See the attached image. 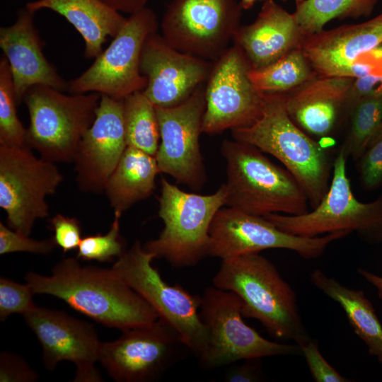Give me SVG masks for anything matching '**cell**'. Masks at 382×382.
<instances>
[{
	"label": "cell",
	"mask_w": 382,
	"mask_h": 382,
	"mask_svg": "<svg viewBox=\"0 0 382 382\" xmlns=\"http://www.w3.org/2000/svg\"><path fill=\"white\" fill-rule=\"evenodd\" d=\"M127 146L124 99L101 95L95 120L82 137L74 161L79 189L103 192Z\"/></svg>",
	"instance_id": "19"
},
{
	"label": "cell",
	"mask_w": 382,
	"mask_h": 382,
	"mask_svg": "<svg viewBox=\"0 0 382 382\" xmlns=\"http://www.w3.org/2000/svg\"><path fill=\"white\" fill-rule=\"evenodd\" d=\"M221 151L226 162L227 207L260 216L308 212V198L295 178L259 149L225 139Z\"/></svg>",
	"instance_id": "4"
},
{
	"label": "cell",
	"mask_w": 382,
	"mask_h": 382,
	"mask_svg": "<svg viewBox=\"0 0 382 382\" xmlns=\"http://www.w3.org/2000/svg\"><path fill=\"white\" fill-rule=\"evenodd\" d=\"M352 232L340 231L315 237L301 236L282 231L264 216L233 207H221L209 228L208 255L221 260L267 249H286L306 260L315 259L332 242Z\"/></svg>",
	"instance_id": "14"
},
{
	"label": "cell",
	"mask_w": 382,
	"mask_h": 382,
	"mask_svg": "<svg viewBox=\"0 0 382 382\" xmlns=\"http://www.w3.org/2000/svg\"><path fill=\"white\" fill-rule=\"evenodd\" d=\"M101 95H66L54 88L35 85L25 92L30 122L26 146L53 163H74L80 141L93 124Z\"/></svg>",
	"instance_id": "6"
},
{
	"label": "cell",
	"mask_w": 382,
	"mask_h": 382,
	"mask_svg": "<svg viewBox=\"0 0 382 382\" xmlns=\"http://www.w3.org/2000/svg\"><path fill=\"white\" fill-rule=\"evenodd\" d=\"M160 173L155 156L127 146L104 190L114 214L121 216L135 203L149 197Z\"/></svg>",
	"instance_id": "25"
},
{
	"label": "cell",
	"mask_w": 382,
	"mask_h": 382,
	"mask_svg": "<svg viewBox=\"0 0 382 382\" xmlns=\"http://www.w3.org/2000/svg\"><path fill=\"white\" fill-rule=\"evenodd\" d=\"M124 123L127 146L155 156L159 146V124L156 107L143 91L124 98Z\"/></svg>",
	"instance_id": "28"
},
{
	"label": "cell",
	"mask_w": 382,
	"mask_h": 382,
	"mask_svg": "<svg viewBox=\"0 0 382 382\" xmlns=\"http://www.w3.org/2000/svg\"><path fill=\"white\" fill-rule=\"evenodd\" d=\"M155 255L135 241L112 265V270L139 294L180 334L191 353L199 360L209 342L199 313L200 296L180 284L170 285L152 265Z\"/></svg>",
	"instance_id": "8"
},
{
	"label": "cell",
	"mask_w": 382,
	"mask_h": 382,
	"mask_svg": "<svg viewBox=\"0 0 382 382\" xmlns=\"http://www.w3.org/2000/svg\"><path fill=\"white\" fill-rule=\"evenodd\" d=\"M18 105L8 60H0V146H26V129L18 119Z\"/></svg>",
	"instance_id": "31"
},
{
	"label": "cell",
	"mask_w": 382,
	"mask_h": 382,
	"mask_svg": "<svg viewBox=\"0 0 382 382\" xmlns=\"http://www.w3.org/2000/svg\"><path fill=\"white\" fill-rule=\"evenodd\" d=\"M262 358H250L228 368L224 380L226 382H258L264 380Z\"/></svg>",
	"instance_id": "40"
},
{
	"label": "cell",
	"mask_w": 382,
	"mask_h": 382,
	"mask_svg": "<svg viewBox=\"0 0 382 382\" xmlns=\"http://www.w3.org/2000/svg\"><path fill=\"white\" fill-rule=\"evenodd\" d=\"M205 108L203 84L177 106L156 107L161 143L155 158L159 170L194 190L207 180L199 146Z\"/></svg>",
	"instance_id": "16"
},
{
	"label": "cell",
	"mask_w": 382,
	"mask_h": 382,
	"mask_svg": "<svg viewBox=\"0 0 382 382\" xmlns=\"http://www.w3.org/2000/svg\"><path fill=\"white\" fill-rule=\"evenodd\" d=\"M257 1L263 0H241L239 3L243 9L247 10L253 7L255 3Z\"/></svg>",
	"instance_id": "43"
},
{
	"label": "cell",
	"mask_w": 382,
	"mask_h": 382,
	"mask_svg": "<svg viewBox=\"0 0 382 382\" xmlns=\"http://www.w3.org/2000/svg\"><path fill=\"white\" fill-rule=\"evenodd\" d=\"M347 157L340 148L333 162V177L320 203L300 215L270 214L264 216L282 231L301 236L315 237L332 232H355L364 241H382V195L370 202L354 195L347 175Z\"/></svg>",
	"instance_id": "7"
},
{
	"label": "cell",
	"mask_w": 382,
	"mask_h": 382,
	"mask_svg": "<svg viewBox=\"0 0 382 382\" xmlns=\"http://www.w3.org/2000/svg\"><path fill=\"white\" fill-rule=\"evenodd\" d=\"M382 45V13L357 24L305 36L302 51L318 76L346 77L361 55Z\"/></svg>",
	"instance_id": "21"
},
{
	"label": "cell",
	"mask_w": 382,
	"mask_h": 382,
	"mask_svg": "<svg viewBox=\"0 0 382 382\" xmlns=\"http://www.w3.org/2000/svg\"><path fill=\"white\" fill-rule=\"evenodd\" d=\"M248 75L262 93H286L318 76L301 47L265 67L250 69Z\"/></svg>",
	"instance_id": "27"
},
{
	"label": "cell",
	"mask_w": 382,
	"mask_h": 382,
	"mask_svg": "<svg viewBox=\"0 0 382 382\" xmlns=\"http://www.w3.org/2000/svg\"><path fill=\"white\" fill-rule=\"evenodd\" d=\"M50 223L54 231V240L64 253L78 248L82 238L80 222L76 218L57 214Z\"/></svg>",
	"instance_id": "37"
},
{
	"label": "cell",
	"mask_w": 382,
	"mask_h": 382,
	"mask_svg": "<svg viewBox=\"0 0 382 382\" xmlns=\"http://www.w3.org/2000/svg\"><path fill=\"white\" fill-rule=\"evenodd\" d=\"M120 216L115 215L107 233L86 236L78 247L77 258L83 260L111 262L118 259L127 250L120 233Z\"/></svg>",
	"instance_id": "32"
},
{
	"label": "cell",
	"mask_w": 382,
	"mask_h": 382,
	"mask_svg": "<svg viewBox=\"0 0 382 382\" xmlns=\"http://www.w3.org/2000/svg\"><path fill=\"white\" fill-rule=\"evenodd\" d=\"M213 64L175 49L163 36L153 33L141 54L140 71L147 79L143 92L156 107L177 106L207 81Z\"/></svg>",
	"instance_id": "18"
},
{
	"label": "cell",
	"mask_w": 382,
	"mask_h": 382,
	"mask_svg": "<svg viewBox=\"0 0 382 382\" xmlns=\"http://www.w3.org/2000/svg\"><path fill=\"white\" fill-rule=\"evenodd\" d=\"M263 108L253 124L231 129L233 139L277 158L303 190L312 208L326 194L333 166L330 152L289 115L282 93H262Z\"/></svg>",
	"instance_id": "3"
},
{
	"label": "cell",
	"mask_w": 382,
	"mask_h": 382,
	"mask_svg": "<svg viewBox=\"0 0 382 382\" xmlns=\"http://www.w3.org/2000/svg\"><path fill=\"white\" fill-rule=\"evenodd\" d=\"M353 78L316 76L301 86L282 93L286 110L307 133L328 137L343 113L349 114L347 99Z\"/></svg>",
	"instance_id": "23"
},
{
	"label": "cell",
	"mask_w": 382,
	"mask_h": 382,
	"mask_svg": "<svg viewBox=\"0 0 382 382\" xmlns=\"http://www.w3.org/2000/svg\"><path fill=\"white\" fill-rule=\"evenodd\" d=\"M57 247L54 238L37 241L20 233L0 222V254L28 252L47 255Z\"/></svg>",
	"instance_id": "35"
},
{
	"label": "cell",
	"mask_w": 382,
	"mask_h": 382,
	"mask_svg": "<svg viewBox=\"0 0 382 382\" xmlns=\"http://www.w3.org/2000/svg\"><path fill=\"white\" fill-rule=\"evenodd\" d=\"M250 69L243 51L236 45L214 62L204 87L203 133L220 134L250 125L260 117L263 96L250 79Z\"/></svg>",
	"instance_id": "15"
},
{
	"label": "cell",
	"mask_w": 382,
	"mask_h": 382,
	"mask_svg": "<svg viewBox=\"0 0 382 382\" xmlns=\"http://www.w3.org/2000/svg\"><path fill=\"white\" fill-rule=\"evenodd\" d=\"M213 285L231 291L243 301V318L260 322L268 333L279 340L299 345L308 340L293 288L275 265L259 253L222 260Z\"/></svg>",
	"instance_id": "2"
},
{
	"label": "cell",
	"mask_w": 382,
	"mask_h": 382,
	"mask_svg": "<svg viewBox=\"0 0 382 382\" xmlns=\"http://www.w3.org/2000/svg\"><path fill=\"white\" fill-rule=\"evenodd\" d=\"M242 10L237 0H172L161 21L162 36L175 49L214 62L228 48Z\"/></svg>",
	"instance_id": "13"
},
{
	"label": "cell",
	"mask_w": 382,
	"mask_h": 382,
	"mask_svg": "<svg viewBox=\"0 0 382 382\" xmlns=\"http://www.w3.org/2000/svg\"><path fill=\"white\" fill-rule=\"evenodd\" d=\"M369 97H382V74L354 79L347 99L349 112L357 101Z\"/></svg>",
	"instance_id": "39"
},
{
	"label": "cell",
	"mask_w": 382,
	"mask_h": 382,
	"mask_svg": "<svg viewBox=\"0 0 382 382\" xmlns=\"http://www.w3.org/2000/svg\"><path fill=\"white\" fill-rule=\"evenodd\" d=\"M304 357L311 375L316 382H351L332 366L320 353L316 340H308L298 345Z\"/></svg>",
	"instance_id": "36"
},
{
	"label": "cell",
	"mask_w": 382,
	"mask_h": 382,
	"mask_svg": "<svg viewBox=\"0 0 382 382\" xmlns=\"http://www.w3.org/2000/svg\"><path fill=\"white\" fill-rule=\"evenodd\" d=\"M361 186L367 191L382 187V130H380L357 160Z\"/></svg>",
	"instance_id": "34"
},
{
	"label": "cell",
	"mask_w": 382,
	"mask_h": 382,
	"mask_svg": "<svg viewBox=\"0 0 382 382\" xmlns=\"http://www.w3.org/2000/svg\"><path fill=\"white\" fill-rule=\"evenodd\" d=\"M38 378L37 373L21 357L10 352H1V382H33Z\"/></svg>",
	"instance_id": "38"
},
{
	"label": "cell",
	"mask_w": 382,
	"mask_h": 382,
	"mask_svg": "<svg viewBox=\"0 0 382 382\" xmlns=\"http://www.w3.org/2000/svg\"><path fill=\"white\" fill-rule=\"evenodd\" d=\"M33 14L26 7L21 8L14 23L0 28V47L11 68L18 105L27 90L35 85L49 86L62 91L68 88V82L44 55Z\"/></svg>",
	"instance_id": "20"
},
{
	"label": "cell",
	"mask_w": 382,
	"mask_h": 382,
	"mask_svg": "<svg viewBox=\"0 0 382 382\" xmlns=\"http://www.w3.org/2000/svg\"><path fill=\"white\" fill-rule=\"evenodd\" d=\"M23 316L41 345L46 369L69 361L76 368L73 381H103L95 365L102 342L92 324L62 311L37 306Z\"/></svg>",
	"instance_id": "17"
},
{
	"label": "cell",
	"mask_w": 382,
	"mask_h": 382,
	"mask_svg": "<svg viewBox=\"0 0 382 382\" xmlns=\"http://www.w3.org/2000/svg\"><path fill=\"white\" fill-rule=\"evenodd\" d=\"M34 293L27 283L20 284L8 278H0V320L4 321L13 313L23 316L37 306L33 301Z\"/></svg>",
	"instance_id": "33"
},
{
	"label": "cell",
	"mask_w": 382,
	"mask_h": 382,
	"mask_svg": "<svg viewBox=\"0 0 382 382\" xmlns=\"http://www.w3.org/2000/svg\"><path fill=\"white\" fill-rule=\"evenodd\" d=\"M282 1H285L286 0H282ZM303 1V0H295L296 5H297V4H299L301 3Z\"/></svg>",
	"instance_id": "44"
},
{
	"label": "cell",
	"mask_w": 382,
	"mask_h": 382,
	"mask_svg": "<svg viewBox=\"0 0 382 382\" xmlns=\"http://www.w3.org/2000/svg\"><path fill=\"white\" fill-rule=\"evenodd\" d=\"M378 0H303L294 13L305 36L323 30L335 18L369 17Z\"/></svg>",
	"instance_id": "29"
},
{
	"label": "cell",
	"mask_w": 382,
	"mask_h": 382,
	"mask_svg": "<svg viewBox=\"0 0 382 382\" xmlns=\"http://www.w3.org/2000/svg\"><path fill=\"white\" fill-rule=\"evenodd\" d=\"M380 130H382V122H381V126H380V128H379V131H380Z\"/></svg>",
	"instance_id": "45"
},
{
	"label": "cell",
	"mask_w": 382,
	"mask_h": 382,
	"mask_svg": "<svg viewBox=\"0 0 382 382\" xmlns=\"http://www.w3.org/2000/svg\"><path fill=\"white\" fill-rule=\"evenodd\" d=\"M309 279L342 308L352 330L365 343L369 353L382 363V325L364 292L342 285L320 269L314 270Z\"/></svg>",
	"instance_id": "26"
},
{
	"label": "cell",
	"mask_w": 382,
	"mask_h": 382,
	"mask_svg": "<svg viewBox=\"0 0 382 382\" xmlns=\"http://www.w3.org/2000/svg\"><path fill=\"white\" fill-rule=\"evenodd\" d=\"M226 199L224 184L213 194L199 195L187 192L162 178L158 199L164 226L144 248L173 267L196 265L209 255V228Z\"/></svg>",
	"instance_id": "5"
},
{
	"label": "cell",
	"mask_w": 382,
	"mask_h": 382,
	"mask_svg": "<svg viewBox=\"0 0 382 382\" xmlns=\"http://www.w3.org/2000/svg\"><path fill=\"white\" fill-rule=\"evenodd\" d=\"M350 128L341 147L346 156L357 161L379 132L382 122V97L364 98L349 112Z\"/></svg>",
	"instance_id": "30"
},
{
	"label": "cell",
	"mask_w": 382,
	"mask_h": 382,
	"mask_svg": "<svg viewBox=\"0 0 382 382\" xmlns=\"http://www.w3.org/2000/svg\"><path fill=\"white\" fill-rule=\"evenodd\" d=\"M357 272L376 289L378 296L382 301V277L363 268H359Z\"/></svg>",
	"instance_id": "42"
},
{
	"label": "cell",
	"mask_w": 382,
	"mask_h": 382,
	"mask_svg": "<svg viewBox=\"0 0 382 382\" xmlns=\"http://www.w3.org/2000/svg\"><path fill=\"white\" fill-rule=\"evenodd\" d=\"M102 342L98 361L117 382H152L190 352L180 334L161 318L122 330Z\"/></svg>",
	"instance_id": "11"
},
{
	"label": "cell",
	"mask_w": 382,
	"mask_h": 382,
	"mask_svg": "<svg viewBox=\"0 0 382 382\" xmlns=\"http://www.w3.org/2000/svg\"><path fill=\"white\" fill-rule=\"evenodd\" d=\"M25 280L34 294L59 298L95 321L121 331L159 318L111 268L82 266L78 258L62 259L50 276L28 272Z\"/></svg>",
	"instance_id": "1"
},
{
	"label": "cell",
	"mask_w": 382,
	"mask_h": 382,
	"mask_svg": "<svg viewBox=\"0 0 382 382\" xmlns=\"http://www.w3.org/2000/svg\"><path fill=\"white\" fill-rule=\"evenodd\" d=\"M158 28L156 15L151 8L131 14L92 65L68 82L67 91L74 94L96 92L118 99L143 91L147 79L140 71L141 54L147 37Z\"/></svg>",
	"instance_id": "10"
},
{
	"label": "cell",
	"mask_w": 382,
	"mask_h": 382,
	"mask_svg": "<svg viewBox=\"0 0 382 382\" xmlns=\"http://www.w3.org/2000/svg\"><path fill=\"white\" fill-rule=\"evenodd\" d=\"M25 7L33 13L47 8L64 16L83 38L88 59L97 57L108 37L113 38L127 21L101 0H37Z\"/></svg>",
	"instance_id": "24"
},
{
	"label": "cell",
	"mask_w": 382,
	"mask_h": 382,
	"mask_svg": "<svg viewBox=\"0 0 382 382\" xmlns=\"http://www.w3.org/2000/svg\"><path fill=\"white\" fill-rule=\"evenodd\" d=\"M243 301L231 291L214 286L200 296L199 313L209 342L199 360L202 367L215 369L250 358L302 355L297 344L271 341L262 337L243 320Z\"/></svg>",
	"instance_id": "9"
},
{
	"label": "cell",
	"mask_w": 382,
	"mask_h": 382,
	"mask_svg": "<svg viewBox=\"0 0 382 382\" xmlns=\"http://www.w3.org/2000/svg\"><path fill=\"white\" fill-rule=\"evenodd\" d=\"M304 37L294 13L274 0H265L255 20L240 25L232 40L243 51L250 69H257L300 47Z\"/></svg>",
	"instance_id": "22"
},
{
	"label": "cell",
	"mask_w": 382,
	"mask_h": 382,
	"mask_svg": "<svg viewBox=\"0 0 382 382\" xmlns=\"http://www.w3.org/2000/svg\"><path fill=\"white\" fill-rule=\"evenodd\" d=\"M115 10L130 15L139 11L144 8L149 0H101Z\"/></svg>",
	"instance_id": "41"
},
{
	"label": "cell",
	"mask_w": 382,
	"mask_h": 382,
	"mask_svg": "<svg viewBox=\"0 0 382 382\" xmlns=\"http://www.w3.org/2000/svg\"><path fill=\"white\" fill-rule=\"evenodd\" d=\"M62 181L55 163L37 158L28 146H0V207L11 229L29 236L35 221L49 216L45 197Z\"/></svg>",
	"instance_id": "12"
}]
</instances>
